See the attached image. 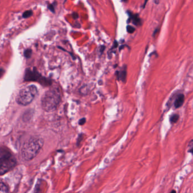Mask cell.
Listing matches in <instances>:
<instances>
[{
    "label": "cell",
    "mask_w": 193,
    "mask_h": 193,
    "mask_svg": "<svg viewBox=\"0 0 193 193\" xmlns=\"http://www.w3.org/2000/svg\"><path fill=\"white\" fill-rule=\"evenodd\" d=\"M32 53V51L31 49H27L24 50V53H23V54H24V57L27 58H30L31 57Z\"/></svg>",
    "instance_id": "cell-12"
},
{
    "label": "cell",
    "mask_w": 193,
    "mask_h": 193,
    "mask_svg": "<svg viewBox=\"0 0 193 193\" xmlns=\"http://www.w3.org/2000/svg\"><path fill=\"white\" fill-rule=\"evenodd\" d=\"M117 46H118V42H117V41H115L114 42V44H113V46L112 48V49H114V48H117Z\"/></svg>",
    "instance_id": "cell-19"
},
{
    "label": "cell",
    "mask_w": 193,
    "mask_h": 193,
    "mask_svg": "<svg viewBox=\"0 0 193 193\" xmlns=\"http://www.w3.org/2000/svg\"><path fill=\"white\" fill-rule=\"evenodd\" d=\"M85 118H82V119H81V120H79V124L81 125H83V124H85Z\"/></svg>",
    "instance_id": "cell-17"
},
{
    "label": "cell",
    "mask_w": 193,
    "mask_h": 193,
    "mask_svg": "<svg viewBox=\"0 0 193 193\" xmlns=\"http://www.w3.org/2000/svg\"><path fill=\"white\" fill-rule=\"evenodd\" d=\"M24 79L26 81H35L41 82V83H44L46 84L49 83V81L46 80V78L41 76L40 74L37 71L36 68H34L32 70L30 69H27L25 72V75H24Z\"/></svg>",
    "instance_id": "cell-5"
},
{
    "label": "cell",
    "mask_w": 193,
    "mask_h": 193,
    "mask_svg": "<svg viewBox=\"0 0 193 193\" xmlns=\"http://www.w3.org/2000/svg\"><path fill=\"white\" fill-rule=\"evenodd\" d=\"M185 96L183 94H180L178 95V96L175 100L174 101V107L176 108H178L182 105L184 103Z\"/></svg>",
    "instance_id": "cell-6"
},
{
    "label": "cell",
    "mask_w": 193,
    "mask_h": 193,
    "mask_svg": "<svg viewBox=\"0 0 193 193\" xmlns=\"http://www.w3.org/2000/svg\"><path fill=\"white\" fill-rule=\"evenodd\" d=\"M189 147V150H188V152L191 153V154H193V140H191L188 146Z\"/></svg>",
    "instance_id": "cell-13"
},
{
    "label": "cell",
    "mask_w": 193,
    "mask_h": 193,
    "mask_svg": "<svg viewBox=\"0 0 193 193\" xmlns=\"http://www.w3.org/2000/svg\"><path fill=\"white\" fill-rule=\"evenodd\" d=\"M105 48V45H102L101 46V47L100 48V52L101 53H103V52H104Z\"/></svg>",
    "instance_id": "cell-18"
},
{
    "label": "cell",
    "mask_w": 193,
    "mask_h": 193,
    "mask_svg": "<svg viewBox=\"0 0 193 193\" xmlns=\"http://www.w3.org/2000/svg\"><path fill=\"white\" fill-rule=\"evenodd\" d=\"M179 119V116L177 114H174L170 117L169 120L171 124H175L177 122Z\"/></svg>",
    "instance_id": "cell-9"
},
{
    "label": "cell",
    "mask_w": 193,
    "mask_h": 193,
    "mask_svg": "<svg viewBox=\"0 0 193 193\" xmlns=\"http://www.w3.org/2000/svg\"><path fill=\"white\" fill-rule=\"evenodd\" d=\"M38 89L34 85H30L20 89L16 97V101L20 105L31 104L38 94Z\"/></svg>",
    "instance_id": "cell-3"
},
{
    "label": "cell",
    "mask_w": 193,
    "mask_h": 193,
    "mask_svg": "<svg viewBox=\"0 0 193 193\" xmlns=\"http://www.w3.org/2000/svg\"><path fill=\"white\" fill-rule=\"evenodd\" d=\"M9 191L8 187L6 186V185L2 182V181H1V193H7Z\"/></svg>",
    "instance_id": "cell-10"
},
{
    "label": "cell",
    "mask_w": 193,
    "mask_h": 193,
    "mask_svg": "<svg viewBox=\"0 0 193 193\" xmlns=\"http://www.w3.org/2000/svg\"><path fill=\"white\" fill-rule=\"evenodd\" d=\"M48 8L49 9V10L50 12H52L53 13H55V10H54V7L53 5V4H49V5H48Z\"/></svg>",
    "instance_id": "cell-15"
},
{
    "label": "cell",
    "mask_w": 193,
    "mask_h": 193,
    "mask_svg": "<svg viewBox=\"0 0 193 193\" xmlns=\"http://www.w3.org/2000/svg\"><path fill=\"white\" fill-rule=\"evenodd\" d=\"M73 17L74 19H77L79 17V15L77 13H73Z\"/></svg>",
    "instance_id": "cell-16"
},
{
    "label": "cell",
    "mask_w": 193,
    "mask_h": 193,
    "mask_svg": "<svg viewBox=\"0 0 193 193\" xmlns=\"http://www.w3.org/2000/svg\"><path fill=\"white\" fill-rule=\"evenodd\" d=\"M0 174L3 175L9 172L16 165V160L9 150L1 148L0 155Z\"/></svg>",
    "instance_id": "cell-4"
},
{
    "label": "cell",
    "mask_w": 193,
    "mask_h": 193,
    "mask_svg": "<svg viewBox=\"0 0 193 193\" xmlns=\"http://www.w3.org/2000/svg\"><path fill=\"white\" fill-rule=\"evenodd\" d=\"M147 1H148V0H145V2H144V7H145V6H146V3H147Z\"/></svg>",
    "instance_id": "cell-20"
},
{
    "label": "cell",
    "mask_w": 193,
    "mask_h": 193,
    "mask_svg": "<svg viewBox=\"0 0 193 193\" xmlns=\"http://www.w3.org/2000/svg\"><path fill=\"white\" fill-rule=\"evenodd\" d=\"M117 77L121 81H123V82H125L126 78V68L125 66V68H124L122 70L120 71H118L117 72Z\"/></svg>",
    "instance_id": "cell-8"
},
{
    "label": "cell",
    "mask_w": 193,
    "mask_h": 193,
    "mask_svg": "<svg viewBox=\"0 0 193 193\" xmlns=\"http://www.w3.org/2000/svg\"><path fill=\"white\" fill-rule=\"evenodd\" d=\"M61 101V93L58 89L52 88L42 95L41 100L42 109L47 112H53L57 109Z\"/></svg>",
    "instance_id": "cell-2"
},
{
    "label": "cell",
    "mask_w": 193,
    "mask_h": 193,
    "mask_svg": "<svg viewBox=\"0 0 193 193\" xmlns=\"http://www.w3.org/2000/svg\"><path fill=\"white\" fill-rule=\"evenodd\" d=\"M135 29L133 27L131 26H127V31L129 33V34H132L135 31Z\"/></svg>",
    "instance_id": "cell-14"
},
{
    "label": "cell",
    "mask_w": 193,
    "mask_h": 193,
    "mask_svg": "<svg viewBox=\"0 0 193 193\" xmlns=\"http://www.w3.org/2000/svg\"><path fill=\"white\" fill-rule=\"evenodd\" d=\"M130 16V20H131L132 22L135 26H140L142 24L141 19L139 18V16L137 14H133L129 13Z\"/></svg>",
    "instance_id": "cell-7"
},
{
    "label": "cell",
    "mask_w": 193,
    "mask_h": 193,
    "mask_svg": "<svg viewBox=\"0 0 193 193\" xmlns=\"http://www.w3.org/2000/svg\"><path fill=\"white\" fill-rule=\"evenodd\" d=\"M44 145V140L41 138L34 136L29 138L23 144L21 156L24 160H31L38 155Z\"/></svg>",
    "instance_id": "cell-1"
},
{
    "label": "cell",
    "mask_w": 193,
    "mask_h": 193,
    "mask_svg": "<svg viewBox=\"0 0 193 193\" xmlns=\"http://www.w3.org/2000/svg\"><path fill=\"white\" fill-rule=\"evenodd\" d=\"M32 14L33 12L32 10H27L23 13L22 16L23 18H28L32 15Z\"/></svg>",
    "instance_id": "cell-11"
},
{
    "label": "cell",
    "mask_w": 193,
    "mask_h": 193,
    "mask_svg": "<svg viewBox=\"0 0 193 193\" xmlns=\"http://www.w3.org/2000/svg\"><path fill=\"white\" fill-rule=\"evenodd\" d=\"M176 191H175V190H173V191H171V193H176Z\"/></svg>",
    "instance_id": "cell-21"
}]
</instances>
